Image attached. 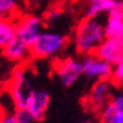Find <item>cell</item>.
<instances>
[{
    "mask_svg": "<svg viewBox=\"0 0 123 123\" xmlns=\"http://www.w3.org/2000/svg\"><path fill=\"white\" fill-rule=\"evenodd\" d=\"M117 0H87L84 7L86 18H99L100 15H107Z\"/></svg>",
    "mask_w": 123,
    "mask_h": 123,
    "instance_id": "cell-12",
    "label": "cell"
},
{
    "mask_svg": "<svg viewBox=\"0 0 123 123\" xmlns=\"http://www.w3.org/2000/svg\"><path fill=\"white\" fill-rule=\"evenodd\" d=\"M78 123H94L92 120H90V119H83V120H79Z\"/></svg>",
    "mask_w": 123,
    "mask_h": 123,
    "instance_id": "cell-22",
    "label": "cell"
},
{
    "mask_svg": "<svg viewBox=\"0 0 123 123\" xmlns=\"http://www.w3.org/2000/svg\"><path fill=\"white\" fill-rule=\"evenodd\" d=\"M16 24V37L23 40L27 46H32L39 34L44 30L46 24L43 18L36 15H24L15 19Z\"/></svg>",
    "mask_w": 123,
    "mask_h": 123,
    "instance_id": "cell-5",
    "label": "cell"
},
{
    "mask_svg": "<svg viewBox=\"0 0 123 123\" xmlns=\"http://www.w3.org/2000/svg\"><path fill=\"white\" fill-rule=\"evenodd\" d=\"M108 123H123V112H119V111H115L112 117L110 118Z\"/></svg>",
    "mask_w": 123,
    "mask_h": 123,
    "instance_id": "cell-21",
    "label": "cell"
},
{
    "mask_svg": "<svg viewBox=\"0 0 123 123\" xmlns=\"http://www.w3.org/2000/svg\"><path fill=\"white\" fill-rule=\"evenodd\" d=\"M19 15V0H0V18L15 19Z\"/></svg>",
    "mask_w": 123,
    "mask_h": 123,
    "instance_id": "cell-14",
    "label": "cell"
},
{
    "mask_svg": "<svg viewBox=\"0 0 123 123\" xmlns=\"http://www.w3.org/2000/svg\"><path fill=\"white\" fill-rule=\"evenodd\" d=\"M82 64H83V75L88 79L94 82L100 79H111L112 66L96 54L84 55L82 58Z\"/></svg>",
    "mask_w": 123,
    "mask_h": 123,
    "instance_id": "cell-6",
    "label": "cell"
},
{
    "mask_svg": "<svg viewBox=\"0 0 123 123\" xmlns=\"http://www.w3.org/2000/svg\"><path fill=\"white\" fill-rule=\"evenodd\" d=\"M95 54L100 56L103 60L114 66L115 63L123 60V39L119 37H106L99 47L96 48Z\"/></svg>",
    "mask_w": 123,
    "mask_h": 123,
    "instance_id": "cell-9",
    "label": "cell"
},
{
    "mask_svg": "<svg viewBox=\"0 0 123 123\" xmlns=\"http://www.w3.org/2000/svg\"><path fill=\"white\" fill-rule=\"evenodd\" d=\"M15 115H16V119H18V123H32L35 122L34 118L30 115L25 108H16L15 110Z\"/></svg>",
    "mask_w": 123,
    "mask_h": 123,
    "instance_id": "cell-18",
    "label": "cell"
},
{
    "mask_svg": "<svg viewBox=\"0 0 123 123\" xmlns=\"http://www.w3.org/2000/svg\"><path fill=\"white\" fill-rule=\"evenodd\" d=\"M0 119H1V112H0Z\"/></svg>",
    "mask_w": 123,
    "mask_h": 123,
    "instance_id": "cell-24",
    "label": "cell"
},
{
    "mask_svg": "<svg viewBox=\"0 0 123 123\" xmlns=\"http://www.w3.org/2000/svg\"><path fill=\"white\" fill-rule=\"evenodd\" d=\"M16 36V24L15 19L11 18H0V51Z\"/></svg>",
    "mask_w": 123,
    "mask_h": 123,
    "instance_id": "cell-13",
    "label": "cell"
},
{
    "mask_svg": "<svg viewBox=\"0 0 123 123\" xmlns=\"http://www.w3.org/2000/svg\"><path fill=\"white\" fill-rule=\"evenodd\" d=\"M63 16V9L59 7H52L49 8L43 16V22L46 25H54L55 23H58Z\"/></svg>",
    "mask_w": 123,
    "mask_h": 123,
    "instance_id": "cell-15",
    "label": "cell"
},
{
    "mask_svg": "<svg viewBox=\"0 0 123 123\" xmlns=\"http://www.w3.org/2000/svg\"><path fill=\"white\" fill-rule=\"evenodd\" d=\"M112 88H114V83L111 79L95 80L87 95V103L94 110H99L102 106H105L111 100Z\"/></svg>",
    "mask_w": 123,
    "mask_h": 123,
    "instance_id": "cell-8",
    "label": "cell"
},
{
    "mask_svg": "<svg viewBox=\"0 0 123 123\" xmlns=\"http://www.w3.org/2000/svg\"><path fill=\"white\" fill-rule=\"evenodd\" d=\"M118 86H119V88H120V91H122V92H123V80H122V82H120V83H119V84H118Z\"/></svg>",
    "mask_w": 123,
    "mask_h": 123,
    "instance_id": "cell-23",
    "label": "cell"
},
{
    "mask_svg": "<svg viewBox=\"0 0 123 123\" xmlns=\"http://www.w3.org/2000/svg\"><path fill=\"white\" fill-rule=\"evenodd\" d=\"M49 100H51V96L46 90L34 88L28 96L24 108L30 112V115L34 118L35 122H40L46 118Z\"/></svg>",
    "mask_w": 123,
    "mask_h": 123,
    "instance_id": "cell-7",
    "label": "cell"
},
{
    "mask_svg": "<svg viewBox=\"0 0 123 123\" xmlns=\"http://www.w3.org/2000/svg\"><path fill=\"white\" fill-rule=\"evenodd\" d=\"M111 80L114 84H119L123 80V60L118 62L112 66V72H111Z\"/></svg>",
    "mask_w": 123,
    "mask_h": 123,
    "instance_id": "cell-17",
    "label": "cell"
},
{
    "mask_svg": "<svg viewBox=\"0 0 123 123\" xmlns=\"http://www.w3.org/2000/svg\"><path fill=\"white\" fill-rule=\"evenodd\" d=\"M111 103L114 106L115 111H119V112H123V92L120 94H117L111 98Z\"/></svg>",
    "mask_w": 123,
    "mask_h": 123,
    "instance_id": "cell-19",
    "label": "cell"
},
{
    "mask_svg": "<svg viewBox=\"0 0 123 123\" xmlns=\"http://www.w3.org/2000/svg\"><path fill=\"white\" fill-rule=\"evenodd\" d=\"M35 87L31 83L28 71L24 67H18L12 74L9 82V95L16 108H24L27 99Z\"/></svg>",
    "mask_w": 123,
    "mask_h": 123,
    "instance_id": "cell-4",
    "label": "cell"
},
{
    "mask_svg": "<svg viewBox=\"0 0 123 123\" xmlns=\"http://www.w3.org/2000/svg\"><path fill=\"white\" fill-rule=\"evenodd\" d=\"M106 39L105 22L99 18H86L76 24L74 30L72 43L79 55L95 54L99 44Z\"/></svg>",
    "mask_w": 123,
    "mask_h": 123,
    "instance_id": "cell-1",
    "label": "cell"
},
{
    "mask_svg": "<svg viewBox=\"0 0 123 123\" xmlns=\"http://www.w3.org/2000/svg\"><path fill=\"white\" fill-rule=\"evenodd\" d=\"M1 54L8 62L20 64V63H24L31 56V48L23 40L15 36L1 48Z\"/></svg>",
    "mask_w": 123,
    "mask_h": 123,
    "instance_id": "cell-11",
    "label": "cell"
},
{
    "mask_svg": "<svg viewBox=\"0 0 123 123\" xmlns=\"http://www.w3.org/2000/svg\"><path fill=\"white\" fill-rule=\"evenodd\" d=\"M67 42V36L59 31L43 30L30 47L31 56L35 59L55 58L64 51Z\"/></svg>",
    "mask_w": 123,
    "mask_h": 123,
    "instance_id": "cell-2",
    "label": "cell"
},
{
    "mask_svg": "<svg viewBox=\"0 0 123 123\" xmlns=\"http://www.w3.org/2000/svg\"><path fill=\"white\" fill-rule=\"evenodd\" d=\"M106 37L123 39V1L117 0L114 7L108 11L105 20Z\"/></svg>",
    "mask_w": 123,
    "mask_h": 123,
    "instance_id": "cell-10",
    "label": "cell"
},
{
    "mask_svg": "<svg viewBox=\"0 0 123 123\" xmlns=\"http://www.w3.org/2000/svg\"><path fill=\"white\" fill-rule=\"evenodd\" d=\"M52 71L62 86L71 87L83 75L82 59H78L75 56L58 58L52 64Z\"/></svg>",
    "mask_w": 123,
    "mask_h": 123,
    "instance_id": "cell-3",
    "label": "cell"
},
{
    "mask_svg": "<svg viewBox=\"0 0 123 123\" xmlns=\"http://www.w3.org/2000/svg\"><path fill=\"white\" fill-rule=\"evenodd\" d=\"M115 112V108L111 103V100L108 103H106L105 106H102L98 110V118H99V122L100 123H108L110 118L112 117V114Z\"/></svg>",
    "mask_w": 123,
    "mask_h": 123,
    "instance_id": "cell-16",
    "label": "cell"
},
{
    "mask_svg": "<svg viewBox=\"0 0 123 123\" xmlns=\"http://www.w3.org/2000/svg\"><path fill=\"white\" fill-rule=\"evenodd\" d=\"M0 123H18V119H16L15 112H13V114H6V115H1Z\"/></svg>",
    "mask_w": 123,
    "mask_h": 123,
    "instance_id": "cell-20",
    "label": "cell"
}]
</instances>
